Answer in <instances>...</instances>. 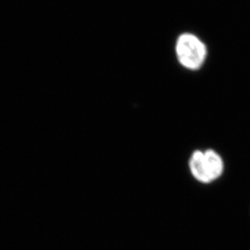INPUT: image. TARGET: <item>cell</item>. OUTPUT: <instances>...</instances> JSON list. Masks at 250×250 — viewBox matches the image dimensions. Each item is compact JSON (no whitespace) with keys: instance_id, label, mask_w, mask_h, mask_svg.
Returning <instances> with one entry per match:
<instances>
[{"instance_id":"1","label":"cell","mask_w":250,"mask_h":250,"mask_svg":"<svg viewBox=\"0 0 250 250\" xmlns=\"http://www.w3.org/2000/svg\"><path fill=\"white\" fill-rule=\"evenodd\" d=\"M188 166L192 177L204 185L220 179L225 168L222 156L213 149L195 150L189 157Z\"/></svg>"},{"instance_id":"2","label":"cell","mask_w":250,"mask_h":250,"mask_svg":"<svg viewBox=\"0 0 250 250\" xmlns=\"http://www.w3.org/2000/svg\"><path fill=\"white\" fill-rule=\"evenodd\" d=\"M176 53L182 66L197 70L205 61L208 52L205 44L199 38L191 33H183L177 39Z\"/></svg>"}]
</instances>
